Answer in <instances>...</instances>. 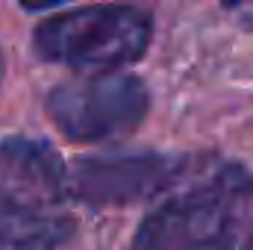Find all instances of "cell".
Returning a JSON list of instances; mask_svg holds the SVG:
<instances>
[{"mask_svg": "<svg viewBox=\"0 0 253 250\" xmlns=\"http://www.w3.org/2000/svg\"><path fill=\"white\" fill-rule=\"evenodd\" d=\"M251 194L239 162H218L141 221L132 250H233Z\"/></svg>", "mask_w": 253, "mask_h": 250, "instance_id": "obj_1", "label": "cell"}, {"mask_svg": "<svg viewBox=\"0 0 253 250\" xmlns=\"http://www.w3.org/2000/svg\"><path fill=\"white\" fill-rule=\"evenodd\" d=\"M153 39V18L126 3H94L44 18L33 47L44 62L80 71H115L138 62Z\"/></svg>", "mask_w": 253, "mask_h": 250, "instance_id": "obj_2", "label": "cell"}, {"mask_svg": "<svg viewBox=\"0 0 253 250\" xmlns=\"http://www.w3.org/2000/svg\"><path fill=\"white\" fill-rule=\"evenodd\" d=\"M44 109L71 141H112L138 129L147 118L150 94L138 77L106 71L56 85Z\"/></svg>", "mask_w": 253, "mask_h": 250, "instance_id": "obj_3", "label": "cell"}, {"mask_svg": "<svg viewBox=\"0 0 253 250\" xmlns=\"http://www.w3.org/2000/svg\"><path fill=\"white\" fill-rule=\"evenodd\" d=\"M191 159L156 150L109 153L80 159L68 174V194L88 206H126L159 197L162 191L189 180Z\"/></svg>", "mask_w": 253, "mask_h": 250, "instance_id": "obj_4", "label": "cell"}, {"mask_svg": "<svg viewBox=\"0 0 253 250\" xmlns=\"http://www.w3.org/2000/svg\"><path fill=\"white\" fill-rule=\"evenodd\" d=\"M74 221L50 200L0 180V250H59Z\"/></svg>", "mask_w": 253, "mask_h": 250, "instance_id": "obj_5", "label": "cell"}, {"mask_svg": "<svg viewBox=\"0 0 253 250\" xmlns=\"http://www.w3.org/2000/svg\"><path fill=\"white\" fill-rule=\"evenodd\" d=\"M0 180L59 203L68 191V168L59 153L36 138H6L0 141Z\"/></svg>", "mask_w": 253, "mask_h": 250, "instance_id": "obj_6", "label": "cell"}, {"mask_svg": "<svg viewBox=\"0 0 253 250\" xmlns=\"http://www.w3.org/2000/svg\"><path fill=\"white\" fill-rule=\"evenodd\" d=\"M224 6L239 12V15H245V24L253 27V0H224Z\"/></svg>", "mask_w": 253, "mask_h": 250, "instance_id": "obj_7", "label": "cell"}, {"mask_svg": "<svg viewBox=\"0 0 253 250\" xmlns=\"http://www.w3.org/2000/svg\"><path fill=\"white\" fill-rule=\"evenodd\" d=\"M24 9H30V12H42V9H53V6H62L68 0H18Z\"/></svg>", "mask_w": 253, "mask_h": 250, "instance_id": "obj_8", "label": "cell"}, {"mask_svg": "<svg viewBox=\"0 0 253 250\" xmlns=\"http://www.w3.org/2000/svg\"><path fill=\"white\" fill-rule=\"evenodd\" d=\"M3 74H6V62H3V53H0V83H3Z\"/></svg>", "mask_w": 253, "mask_h": 250, "instance_id": "obj_9", "label": "cell"}, {"mask_svg": "<svg viewBox=\"0 0 253 250\" xmlns=\"http://www.w3.org/2000/svg\"><path fill=\"white\" fill-rule=\"evenodd\" d=\"M245 250H253V233L248 236V242H245Z\"/></svg>", "mask_w": 253, "mask_h": 250, "instance_id": "obj_10", "label": "cell"}]
</instances>
